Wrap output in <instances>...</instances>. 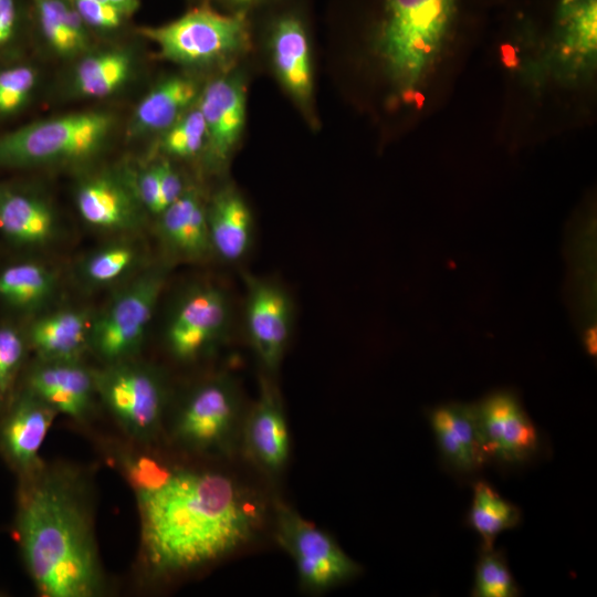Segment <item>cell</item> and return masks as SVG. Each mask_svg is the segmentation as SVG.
I'll return each mask as SVG.
<instances>
[{
	"mask_svg": "<svg viewBox=\"0 0 597 597\" xmlns=\"http://www.w3.org/2000/svg\"><path fill=\"white\" fill-rule=\"evenodd\" d=\"M142 543L154 572L190 570L250 541L261 513L233 479L216 471H165L150 461L132 469Z\"/></svg>",
	"mask_w": 597,
	"mask_h": 597,
	"instance_id": "1",
	"label": "cell"
},
{
	"mask_svg": "<svg viewBox=\"0 0 597 597\" xmlns=\"http://www.w3.org/2000/svg\"><path fill=\"white\" fill-rule=\"evenodd\" d=\"M462 0H384L367 51L386 105L425 121L451 93L474 48L461 28Z\"/></svg>",
	"mask_w": 597,
	"mask_h": 597,
	"instance_id": "2",
	"label": "cell"
},
{
	"mask_svg": "<svg viewBox=\"0 0 597 597\" xmlns=\"http://www.w3.org/2000/svg\"><path fill=\"white\" fill-rule=\"evenodd\" d=\"M18 505L23 561L44 597H94L103 575L84 489L73 473L41 465L28 474Z\"/></svg>",
	"mask_w": 597,
	"mask_h": 597,
	"instance_id": "3",
	"label": "cell"
},
{
	"mask_svg": "<svg viewBox=\"0 0 597 597\" xmlns=\"http://www.w3.org/2000/svg\"><path fill=\"white\" fill-rule=\"evenodd\" d=\"M139 33L156 43L163 57L186 65L226 62L250 45L245 13L223 14L208 6L166 24L142 28Z\"/></svg>",
	"mask_w": 597,
	"mask_h": 597,
	"instance_id": "4",
	"label": "cell"
},
{
	"mask_svg": "<svg viewBox=\"0 0 597 597\" xmlns=\"http://www.w3.org/2000/svg\"><path fill=\"white\" fill-rule=\"evenodd\" d=\"M113 119L88 112L36 122L0 137V166L27 167L86 158L105 142Z\"/></svg>",
	"mask_w": 597,
	"mask_h": 597,
	"instance_id": "5",
	"label": "cell"
},
{
	"mask_svg": "<svg viewBox=\"0 0 597 597\" xmlns=\"http://www.w3.org/2000/svg\"><path fill=\"white\" fill-rule=\"evenodd\" d=\"M167 275L165 265L147 268L93 317L88 347L106 364L130 359L138 350Z\"/></svg>",
	"mask_w": 597,
	"mask_h": 597,
	"instance_id": "6",
	"label": "cell"
},
{
	"mask_svg": "<svg viewBox=\"0 0 597 597\" xmlns=\"http://www.w3.org/2000/svg\"><path fill=\"white\" fill-rule=\"evenodd\" d=\"M94 376L96 392L128 434L148 440L157 433L167 387L156 368L126 359L107 364Z\"/></svg>",
	"mask_w": 597,
	"mask_h": 597,
	"instance_id": "7",
	"label": "cell"
},
{
	"mask_svg": "<svg viewBox=\"0 0 597 597\" xmlns=\"http://www.w3.org/2000/svg\"><path fill=\"white\" fill-rule=\"evenodd\" d=\"M275 537L294 561L301 585L307 590H327L360 573L359 564L327 533L282 502L275 506Z\"/></svg>",
	"mask_w": 597,
	"mask_h": 597,
	"instance_id": "8",
	"label": "cell"
},
{
	"mask_svg": "<svg viewBox=\"0 0 597 597\" xmlns=\"http://www.w3.org/2000/svg\"><path fill=\"white\" fill-rule=\"evenodd\" d=\"M231 320L226 293L213 284H199L180 297L165 331L169 353L190 362L210 352L226 336Z\"/></svg>",
	"mask_w": 597,
	"mask_h": 597,
	"instance_id": "9",
	"label": "cell"
},
{
	"mask_svg": "<svg viewBox=\"0 0 597 597\" xmlns=\"http://www.w3.org/2000/svg\"><path fill=\"white\" fill-rule=\"evenodd\" d=\"M239 396L227 377H217L196 387L184 401L174 434L195 451H212L228 447L237 429Z\"/></svg>",
	"mask_w": 597,
	"mask_h": 597,
	"instance_id": "10",
	"label": "cell"
},
{
	"mask_svg": "<svg viewBox=\"0 0 597 597\" xmlns=\"http://www.w3.org/2000/svg\"><path fill=\"white\" fill-rule=\"evenodd\" d=\"M244 282L250 343L264 368L275 371L291 335V300L279 284L270 280L248 274Z\"/></svg>",
	"mask_w": 597,
	"mask_h": 597,
	"instance_id": "11",
	"label": "cell"
},
{
	"mask_svg": "<svg viewBox=\"0 0 597 597\" xmlns=\"http://www.w3.org/2000/svg\"><path fill=\"white\" fill-rule=\"evenodd\" d=\"M474 411L480 446L485 459L519 463L536 451V429L512 394H493L474 406Z\"/></svg>",
	"mask_w": 597,
	"mask_h": 597,
	"instance_id": "12",
	"label": "cell"
},
{
	"mask_svg": "<svg viewBox=\"0 0 597 597\" xmlns=\"http://www.w3.org/2000/svg\"><path fill=\"white\" fill-rule=\"evenodd\" d=\"M198 107L207 130V161L219 170L230 159L245 122V86L240 74H227L208 83Z\"/></svg>",
	"mask_w": 597,
	"mask_h": 597,
	"instance_id": "13",
	"label": "cell"
},
{
	"mask_svg": "<svg viewBox=\"0 0 597 597\" xmlns=\"http://www.w3.org/2000/svg\"><path fill=\"white\" fill-rule=\"evenodd\" d=\"M269 44L273 69L283 87L303 108L313 97L311 46L302 17L295 11L277 15L271 23Z\"/></svg>",
	"mask_w": 597,
	"mask_h": 597,
	"instance_id": "14",
	"label": "cell"
},
{
	"mask_svg": "<svg viewBox=\"0 0 597 597\" xmlns=\"http://www.w3.org/2000/svg\"><path fill=\"white\" fill-rule=\"evenodd\" d=\"M29 391L76 420L88 413L97 394L94 373L78 360H41L30 374Z\"/></svg>",
	"mask_w": 597,
	"mask_h": 597,
	"instance_id": "15",
	"label": "cell"
},
{
	"mask_svg": "<svg viewBox=\"0 0 597 597\" xmlns=\"http://www.w3.org/2000/svg\"><path fill=\"white\" fill-rule=\"evenodd\" d=\"M57 412L31 391L12 407L0 430L6 455L29 474L42 464L39 452Z\"/></svg>",
	"mask_w": 597,
	"mask_h": 597,
	"instance_id": "16",
	"label": "cell"
},
{
	"mask_svg": "<svg viewBox=\"0 0 597 597\" xmlns=\"http://www.w3.org/2000/svg\"><path fill=\"white\" fill-rule=\"evenodd\" d=\"M244 444L251 459L273 474L284 469L290 452L289 430L281 401L266 383L244 427Z\"/></svg>",
	"mask_w": 597,
	"mask_h": 597,
	"instance_id": "17",
	"label": "cell"
},
{
	"mask_svg": "<svg viewBox=\"0 0 597 597\" xmlns=\"http://www.w3.org/2000/svg\"><path fill=\"white\" fill-rule=\"evenodd\" d=\"M75 202L82 219L106 231H129L140 224L137 199L128 185L107 175L84 180Z\"/></svg>",
	"mask_w": 597,
	"mask_h": 597,
	"instance_id": "18",
	"label": "cell"
},
{
	"mask_svg": "<svg viewBox=\"0 0 597 597\" xmlns=\"http://www.w3.org/2000/svg\"><path fill=\"white\" fill-rule=\"evenodd\" d=\"M158 217L159 235L174 256L202 261L213 254L206 207L195 189H186Z\"/></svg>",
	"mask_w": 597,
	"mask_h": 597,
	"instance_id": "19",
	"label": "cell"
},
{
	"mask_svg": "<svg viewBox=\"0 0 597 597\" xmlns=\"http://www.w3.org/2000/svg\"><path fill=\"white\" fill-rule=\"evenodd\" d=\"M206 211L213 254L227 262L245 256L252 243L253 218L240 192L233 187H224Z\"/></svg>",
	"mask_w": 597,
	"mask_h": 597,
	"instance_id": "20",
	"label": "cell"
},
{
	"mask_svg": "<svg viewBox=\"0 0 597 597\" xmlns=\"http://www.w3.org/2000/svg\"><path fill=\"white\" fill-rule=\"evenodd\" d=\"M430 423L442 455L454 469L471 472L486 460L480 446L474 406H441L431 412Z\"/></svg>",
	"mask_w": 597,
	"mask_h": 597,
	"instance_id": "21",
	"label": "cell"
},
{
	"mask_svg": "<svg viewBox=\"0 0 597 597\" xmlns=\"http://www.w3.org/2000/svg\"><path fill=\"white\" fill-rule=\"evenodd\" d=\"M0 231L13 243L40 247L56 237L57 223L44 200L0 187Z\"/></svg>",
	"mask_w": 597,
	"mask_h": 597,
	"instance_id": "22",
	"label": "cell"
},
{
	"mask_svg": "<svg viewBox=\"0 0 597 597\" xmlns=\"http://www.w3.org/2000/svg\"><path fill=\"white\" fill-rule=\"evenodd\" d=\"M93 317L80 310H60L35 320L30 342L41 360H78L88 346Z\"/></svg>",
	"mask_w": 597,
	"mask_h": 597,
	"instance_id": "23",
	"label": "cell"
},
{
	"mask_svg": "<svg viewBox=\"0 0 597 597\" xmlns=\"http://www.w3.org/2000/svg\"><path fill=\"white\" fill-rule=\"evenodd\" d=\"M195 81L185 76H172L157 84L138 104L134 126L139 132L168 129L197 98Z\"/></svg>",
	"mask_w": 597,
	"mask_h": 597,
	"instance_id": "24",
	"label": "cell"
},
{
	"mask_svg": "<svg viewBox=\"0 0 597 597\" xmlns=\"http://www.w3.org/2000/svg\"><path fill=\"white\" fill-rule=\"evenodd\" d=\"M54 273L36 262H19L0 272V297L21 310H33L54 293Z\"/></svg>",
	"mask_w": 597,
	"mask_h": 597,
	"instance_id": "25",
	"label": "cell"
},
{
	"mask_svg": "<svg viewBox=\"0 0 597 597\" xmlns=\"http://www.w3.org/2000/svg\"><path fill=\"white\" fill-rule=\"evenodd\" d=\"M520 520L519 507L503 499L489 483H474L469 522L482 540V549L494 548L496 537L515 527Z\"/></svg>",
	"mask_w": 597,
	"mask_h": 597,
	"instance_id": "26",
	"label": "cell"
},
{
	"mask_svg": "<svg viewBox=\"0 0 597 597\" xmlns=\"http://www.w3.org/2000/svg\"><path fill=\"white\" fill-rule=\"evenodd\" d=\"M40 29L60 53L82 50L87 43L86 24L66 0H32Z\"/></svg>",
	"mask_w": 597,
	"mask_h": 597,
	"instance_id": "27",
	"label": "cell"
},
{
	"mask_svg": "<svg viewBox=\"0 0 597 597\" xmlns=\"http://www.w3.org/2000/svg\"><path fill=\"white\" fill-rule=\"evenodd\" d=\"M139 260L140 253L134 243L114 241L86 256L81 266V275L92 286L109 285L133 272Z\"/></svg>",
	"mask_w": 597,
	"mask_h": 597,
	"instance_id": "28",
	"label": "cell"
},
{
	"mask_svg": "<svg viewBox=\"0 0 597 597\" xmlns=\"http://www.w3.org/2000/svg\"><path fill=\"white\" fill-rule=\"evenodd\" d=\"M130 59L123 52H107L82 61L75 84L80 93L102 97L116 91L127 78Z\"/></svg>",
	"mask_w": 597,
	"mask_h": 597,
	"instance_id": "29",
	"label": "cell"
},
{
	"mask_svg": "<svg viewBox=\"0 0 597 597\" xmlns=\"http://www.w3.org/2000/svg\"><path fill=\"white\" fill-rule=\"evenodd\" d=\"M472 595L475 597H515L517 585L501 552L482 549L475 567Z\"/></svg>",
	"mask_w": 597,
	"mask_h": 597,
	"instance_id": "30",
	"label": "cell"
},
{
	"mask_svg": "<svg viewBox=\"0 0 597 597\" xmlns=\"http://www.w3.org/2000/svg\"><path fill=\"white\" fill-rule=\"evenodd\" d=\"M207 130L199 107L188 109L168 129H166L161 147L175 157H192L205 146Z\"/></svg>",
	"mask_w": 597,
	"mask_h": 597,
	"instance_id": "31",
	"label": "cell"
},
{
	"mask_svg": "<svg viewBox=\"0 0 597 597\" xmlns=\"http://www.w3.org/2000/svg\"><path fill=\"white\" fill-rule=\"evenodd\" d=\"M35 82V74L27 66L0 72V113L18 109L27 100Z\"/></svg>",
	"mask_w": 597,
	"mask_h": 597,
	"instance_id": "32",
	"label": "cell"
},
{
	"mask_svg": "<svg viewBox=\"0 0 597 597\" xmlns=\"http://www.w3.org/2000/svg\"><path fill=\"white\" fill-rule=\"evenodd\" d=\"M24 342L12 327L0 325V394L10 386L23 356Z\"/></svg>",
	"mask_w": 597,
	"mask_h": 597,
	"instance_id": "33",
	"label": "cell"
},
{
	"mask_svg": "<svg viewBox=\"0 0 597 597\" xmlns=\"http://www.w3.org/2000/svg\"><path fill=\"white\" fill-rule=\"evenodd\" d=\"M86 25L111 30L118 28L127 15L115 6L98 0H70Z\"/></svg>",
	"mask_w": 597,
	"mask_h": 597,
	"instance_id": "34",
	"label": "cell"
},
{
	"mask_svg": "<svg viewBox=\"0 0 597 597\" xmlns=\"http://www.w3.org/2000/svg\"><path fill=\"white\" fill-rule=\"evenodd\" d=\"M139 205L144 206L149 212L158 216L159 213V167L155 164L139 172L134 179V185L129 186Z\"/></svg>",
	"mask_w": 597,
	"mask_h": 597,
	"instance_id": "35",
	"label": "cell"
},
{
	"mask_svg": "<svg viewBox=\"0 0 597 597\" xmlns=\"http://www.w3.org/2000/svg\"><path fill=\"white\" fill-rule=\"evenodd\" d=\"M159 167V213L160 214L168 206L175 202L186 190L182 179L177 170L167 161L158 163Z\"/></svg>",
	"mask_w": 597,
	"mask_h": 597,
	"instance_id": "36",
	"label": "cell"
},
{
	"mask_svg": "<svg viewBox=\"0 0 597 597\" xmlns=\"http://www.w3.org/2000/svg\"><path fill=\"white\" fill-rule=\"evenodd\" d=\"M17 22L15 0H0V45L12 35Z\"/></svg>",
	"mask_w": 597,
	"mask_h": 597,
	"instance_id": "37",
	"label": "cell"
},
{
	"mask_svg": "<svg viewBox=\"0 0 597 597\" xmlns=\"http://www.w3.org/2000/svg\"><path fill=\"white\" fill-rule=\"evenodd\" d=\"M103 2L111 3L123 11L127 17L133 14L139 4L138 0H98Z\"/></svg>",
	"mask_w": 597,
	"mask_h": 597,
	"instance_id": "38",
	"label": "cell"
},
{
	"mask_svg": "<svg viewBox=\"0 0 597 597\" xmlns=\"http://www.w3.org/2000/svg\"><path fill=\"white\" fill-rule=\"evenodd\" d=\"M224 2L228 7L234 10V12H243L264 0H221Z\"/></svg>",
	"mask_w": 597,
	"mask_h": 597,
	"instance_id": "39",
	"label": "cell"
}]
</instances>
